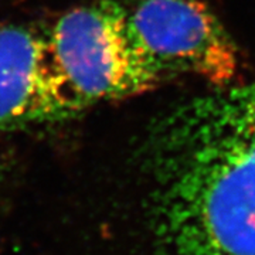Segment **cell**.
I'll use <instances>...</instances> for the list:
<instances>
[{"instance_id": "1", "label": "cell", "mask_w": 255, "mask_h": 255, "mask_svg": "<svg viewBox=\"0 0 255 255\" xmlns=\"http://www.w3.org/2000/svg\"><path fill=\"white\" fill-rule=\"evenodd\" d=\"M147 147L162 255H255V73L164 112Z\"/></svg>"}, {"instance_id": "2", "label": "cell", "mask_w": 255, "mask_h": 255, "mask_svg": "<svg viewBox=\"0 0 255 255\" xmlns=\"http://www.w3.org/2000/svg\"><path fill=\"white\" fill-rule=\"evenodd\" d=\"M48 37L57 63L87 108L142 95L163 80L136 38L127 9L110 0L64 13Z\"/></svg>"}, {"instance_id": "3", "label": "cell", "mask_w": 255, "mask_h": 255, "mask_svg": "<svg viewBox=\"0 0 255 255\" xmlns=\"http://www.w3.org/2000/svg\"><path fill=\"white\" fill-rule=\"evenodd\" d=\"M125 9L140 46L163 77L193 74L213 87L236 80L237 46L203 1L135 0Z\"/></svg>"}, {"instance_id": "4", "label": "cell", "mask_w": 255, "mask_h": 255, "mask_svg": "<svg viewBox=\"0 0 255 255\" xmlns=\"http://www.w3.org/2000/svg\"><path fill=\"white\" fill-rule=\"evenodd\" d=\"M85 108L57 63L48 31L0 26V129L55 124Z\"/></svg>"}, {"instance_id": "5", "label": "cell", "mask_w": 255, "mask_h": 255, "mask_svg": "<svg viewBox=\"0 0 255 255\" xmlns=\"http://www.w3.org/2000/svg\"><path fill=\"white\" fill-rule=\"evenodd\" d=\"M0 176H1V164H0Z\"/></svg>"}]
</instances>
